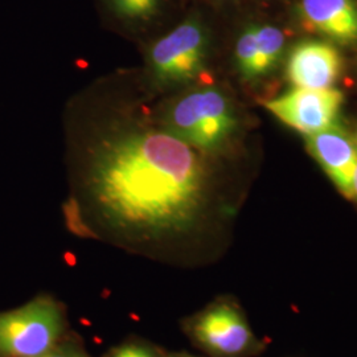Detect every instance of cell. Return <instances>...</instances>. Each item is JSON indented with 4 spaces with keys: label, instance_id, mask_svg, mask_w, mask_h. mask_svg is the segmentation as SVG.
I'll use <instances>...</instances> for the list:
<instances>
[{
    "label": "cell",
    "instance_id": "14",
    "mask_svg": "<svg viewBox=\"0 0 357 357\" xmlns=\"http://www.w3.org/2000/svg\"><path fill=\"white\" fill-rule=\"evenodd\" d=\"M41 357H89L78 345L65 342L53 347L48 354Z\"/></svg>",
    "mask_w": 357,
    "mask_h": 357
},
{
    "label": "cell",
    "instance_id": "12",
    "mask_svg": "<svg viewBox=\"0 0 357 357\" xmlns=\"http://www.w3.org/2000/svg\"><path fill=\"white\" fill-rule=\"evenodd\" d=\"M234 65L245 81L258 79V53L255 24L245 26L234 45Z\"/></svg>",
    "mask_w": 357,
    "mask_h": 357
},
{
    "label": "cell",
    "instance_id": "7",
    "mask_svg": "<svg viewBox=\"0 0 357 357\" xmlns=\"http://www.w3.org/2000/svg\"><path fill=\"white\" fill-rule=\"evenodd\" d=\"M343 70V59L331 43L305 40L294 47L287 60V77L296 88L328 89Z\"/></svg>",
    "mask_w": 357,
    "mask_h": 357
},
{
    "label": "cell",
    "instance_id": "6",
    "mask_svg": "<svg viewBox=\"0 0 357 357\" xmlns=\"http://www.w3.org/2000/svg\"><path fill=\"white\" fill-rule=\"evenodd\" d=\"M195 342L217 357H243L255 344V335L241 311L230 303L205 308L190 324Z\"/></svg>",
    "mask_w": 357,
    "mask_h": 357
},
{
    "label": "cell",
    "instance_id": "5",
    "mask_svg": "<svg viewBox=\"0 0 357 357\" xmlns=\"http://www.w3.org/2000/svg\"><path fill=\"white\" fill-rule=\"evenodd\" d=\"M344 96L340 90L294 88L270 98L264 106L284 125L301 134L312 135L337 126Z\"/></svg>",
    "mask_w": 357,
    "mask_h": 357
},
{
    "label": "cell",
    "instance_id": "2",
    "mask_svg": "<svg viewBox=\"0 0 357 357\" xmlns=\"http://www.w3.org/2000/svg\"><path fill=\"white\" fill-rule=\"evenodd\" d=\"M156 121L204 153L225 151L240 130V116L229 96L217 86L192 85L153 105Z\"/></svg>",
    "mask_w": 357,
    "mask_h": 357
},
{
    "label": "cell",
    "instance_id": "1",
    "mask_svg": "<svg viewBox=\"0 0 357 357\" xmlns=\"http://www.w3.org/2000/svg\"><path fill=\"white\" fill-rule=\"evenodd\" d=\"M155 100L139 72L126 70L96 81L69 102L73 197L66 217L79 234L155 253L203 222L211 193L205 153L156 121Z\"/></svg>",
    "mask_w": 357,
    "mask_h": 357
},
{
    "label": "cell",
    "instance_id": "15",
    "mask_svg": "<svg viewBox=\"0 0 357 357\" xmlns=\"http://www.w3.org/2000/svg\"><path fill=\"white\" fill-rule=\"evenodd\" d=\"M354 197L357 199V167L356 172H355V178H354Z\"/></svg>",
    "mask_w": 357,
    "mask_h": 357
},
{
    "label": "cell",
    "instance_id": "13",
    "mask_svg": "<svg viewBox=\"0 0 357 357\" xmlns=\"http://www.w3.org/2000/svg\"><path fill=\"white\" fill-rule=\"evenodd\" d=\"M109 357H163L151 345L143 343H128L112 351Z\"/></svg>",
    "mask_w": 357,
    "mask_h": 357
},
{
    "label": "cell",
    "instance_id": "10",
    "mask_svg": "<svg viewBox=\"0 0 357 357\" xmlns=\"http://www.w3.org/2000/svg\"><path fill=\"white\" fill-rule=\"evenodd\" d=\"M112 15L132 29L151 26L163 13L166 0H106Z\"/></svg>",
    "mask_w": 357,
    "mask_h": 357
},
{
    "label": "cell",
    "instance_id": "4",
    "mask_svg": "<svg viewBox=\"0 0 357 357\" xmlns=\"http://www.w3.org/2000/svg\"><path fill=\"white\" fill-rule=\"evenodd\" d=\"M61 307L50 296L0 312V357H41L60 343Z\"/></svg>",
    "mask_w": 357,
    "mask_h": 357
},
{
    "label": "cell",
    "instance_id": "11",
    "mask_svg": "<svg viewBox=\"0 0 357 357\" xmlns=\"http://www.w3.org/2000/svg\"><path fill=\"white\" fill-rule=\"evenodd\" d=\"M258 53V78L273 72L281 61L284 35L280 28L270 24H255Z\"/></svg>",
    "mask_w": 357,
    "mask_h": 357
},
{
    "label": "cell",
    "instance_id": "16",
    "mask_svg": "<svg viewBox=\"0 0 357 357\" xmlns=\"http://www.w3.org/2000/svg\"><path fill=\"white\" fill-rule=\"evenodd\" d=\"M168 357H196L192 356V355H188V354H175V355H171V356Z\"/></svg>",
    "mask_w": 357,
    "mask_h": 357
},
{
    "label": "cell",
    "instance_id": "9",
    "mask_svg": "<svg viewBox=\"0 0 357 357\" xmlns=\"http://www.w3.org/2000/svg\"><path fill=\"white\" fill-rule=\"evenodd\" d=\"M298 11L310 32L340 45L357 44L356 0H301Z\"/></svg>",
    "mask_w": 357,
    "mask_h": 357
},
{
    "label": "cell",
    "instance_id": "3",
    "mask_svg": "<svg viewBox=\"0 0 357 357\" xmlns=\"http://www.w3.org/2000/svg\"><path fill=\"white\" fill-rule=\"evenodd\" d=\"M209 48L211 36L203 20L188 16L149 44L139 73L144 88L162 98L195 85L206 68Z\"/></svg>",
    "mask_w": 357,
    "mask_h": 357
},
{
    "label": "cell",
    "instance_id": "8",
    "mask_svg": "<svg viewBox=\"0 0 357 357\" xmlns=\"http://www.w3.org/2000/svg\"><path fill=\"white\" fill-rule=\"evenodd\" d=\"M307 146L339 191L354 197V178L357 167V149L343 130L333 126L307 135Z\"/></svg>",
    "mask_w": 357,
    "mask_h": 357
}]
</instances>
